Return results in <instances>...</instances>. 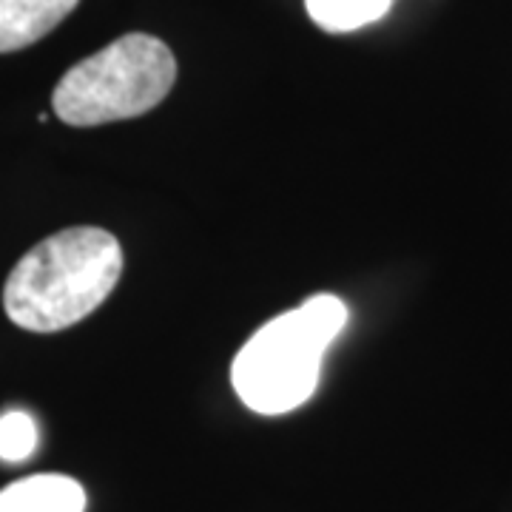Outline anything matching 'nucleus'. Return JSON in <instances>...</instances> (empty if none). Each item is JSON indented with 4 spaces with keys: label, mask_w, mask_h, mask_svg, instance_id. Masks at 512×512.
Segmentation results:
<instances>
[{
    "label": "nucleus",
    "mask_w": 512,
    "mask_h": 512,
    "mask_svg": "<svg viewBox=\"0 0 512 512\" xmlns=\"http://www.w3.org/2000/svg\"><path fill=\"white\" fill-rule=\"evenodd\" d=\"M123 274V248L92 225L52 234L20 256L3 285L6 316L32 333H57L94 313Z\"/></svg>",
    "instance_id": "nucleus-1"
},
{
    "label": "nucleus",
    "mask_w": 512,
    "mask_h": 512,
    "mask_svg": "<svg viewBox=\"0 0 512 512\" xmlns=\"http://www.w3.org/2000/svg\"><path fill=\"white\" fill-rule=\"evenodd\" d=\"M348 325V305L333 293H316L288 313H279L239 350L234 390L262 416H282L313 396L325 350Z\"/></svg>",
    "instance_id": "nucleus-2"
},
{
    "label": "nucleus",
    "mask_w": 512,
    "mask_h": 512,
    "mask_svg": "<svg viewBox=\"0 0 512 512\" xmlns=\"http://www.w3.org/2000/svg\"><path fill=\"white\" fill-rule=\"evenodd\" d=\"M174 80L177 60L163 40L126 35L63 74L52 106L66 126H103L157 109Z\"/></svg>",
    "instance_id": "nucleus-3"
},
{
    "label": "nucleus",
    "mask_w": 512,
    "mask_h": 512,
    "mask_svg": "<svg viewBox=\"0 0 512 512\" xmlns=\"http://www.w3.org/2000/svg\"><path fill=\"white\" fill-rule=\"evenodd\" d=\"M80 0H0V55L26 49L57 29Z\"/></svg>",
    "instance_id": "nucleus-4"
},
{
    "label": "nucleus",
    "mask_w": 512,
    "mask_h": 512,
    "mask_svg": "<svg viewBox=\"0 0 512 512\" xmlns=\"http://www.w3.org/2000/svg\"><path fill=\"white\" fill-rule=\"evenodd\" d=\"M0 512H86V490L57 473L20 478L0 490Z\"/></svg>",
    "instance_id": "nucleus-5"
},
{
    "label": "nucleus",
    "mask_w": 512,
    "mask_h": 512,
    "mask_svg": "<svg viewBox=\"0 0 512 512\" xmlns=\"http://www.w3.org/2000/svg\"><path fill=\"white\" fill-rule=\"evenodd\" d=\"M393 0H305L311 20L333 35L365 29L390 12Z\"/></svg>",
    "instance_id": "nucleus-6"
},
{
    "label": "nucleus",
    "mask_w": 512,
    "mask_h": 512,
    "mask_svg": "<svg viewBox=\"0 0 512 512\" xmlns=\"http://www.w3.org/2000/svg\"><path fill=\"white\" fill-rule=\"evenodd\" d=\"M37 450V424L23 410L0 416V461H26Z\"/></svg>",
    "instance_id": "nucleus-7"
}]
</instances>
